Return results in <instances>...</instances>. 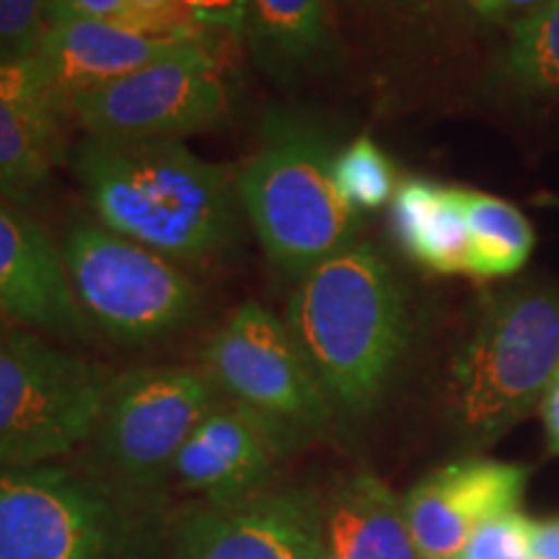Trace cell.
I'll return each instance as SVG.
<instances>
[{"mask_svg": "<svg viewBox=\"0 0 559 559\" xmlns=\"http://www.w3.org/2000/svg\"><path fill=\"white\" fill-rule=\"evenodd\" d=\"M96 223L174 262L218 260L239 247L243 210L236 174L185 140H96L75 153Z\"/></svg>", "mask_w": 559, "mask_h": 559, "instance_id": "6da1fadb", "label": "cell"}, {"mask_svg": "<svg viewBox=\"0 0 559 559\" xmlns=\"http://www.w3.org/2000/svg\"><path fill=\"white\" fill-rule=\"evenodd\" d=\"M285 324L334 412L379 407L409 347L400 277L370 243H353L298 277Z\"/></svg>", "mask_w": 559, "mask_h": 559, "instance_id": "7a4b0ae2", "label": "cell"}, {"mask_svg": "<svg viewBox=\"0 0 559 559\" xmlns=\"http://www.w3.org/2000/svg\"><path fill=\"white\" fill-rule=\"evenodd\" d=\"M330 132L300 109L262 117L260 145L236 174L243 218L288 275L306 272L353 247L360 215L334 185Z\"/></svg>", "mask_w": 559, "mask_h": 559, "instance_id": "3957f363", "label": "cell"}, {"mask_svg": "<svg viewBox=\"0 0 559 559\" xmlns=\"http://www.w3.org/2000/svg\"><path fill=\"white\" fill-rule=\"evenodd\" d=\"M166 523L81 461L0 469V559H166Z\"/></svg>", "mask_w": 559, "mask_h": 559, "instance_id": "277c9868", "label": "cell"}, {"mask_svg": "<svg viewBox=\"0 0 559 559\" xmlns=\"http://www.w3.org/2000/svg\"><path fill=\"white\" fill-rule=\"evenodd\" d=\"M559 370V290L519 285L485 304L449 370V409L466 438H500L544 402Z\"/></svg>", "mask_w": 559, "mask_h": 559, "instance_id": "5b68a950", "label": "cell"}, {"mask_svg": "<svg viewBox=\"0 0 559 559\" xmlns=\"http://www.w3.org/2000/svg\"><path fill=\"white\" fill-rule=\"evenodd\" d=\"M221 400L205 370L148 366L115 373L81 464L128 498L166 510L174 461Z\"/></svg>", "mask_w": 559, "mask_h": 559, "instance_id": "8992f818", "label": "cell"}, {"mask_svg": "<svg viewBox=\"0 0 559 559\" xmlns=\"http://www.w3.org/2000/svg\"><path fill=\"white\" fill-rule=\"evenodd\" d=\"M115 373L11 326L0 334V469L55 464L83 451Z\"/></svg>", "mask_w": 559, "mask_h": 559, "instance_id": "52a82bcc", "label": "cell"}, {"mask_svg": "<svg viewBox=\"0 0 559 559\" xmlns=\"http://www.w3.org/2000/svg\"><path fill=\"white\" fill-rule=\"evenodd\" d=\"M60 254L88 330L122 345L177 334L200 309L198 285L174 260L99 223H73Z\"/></svg>", "mask_w": 559, "mask_h": 559, "instance_id": "ba28073f", "label": "cell"}, {"mask_svg": "<svg viewBox=\"0 0 559 559\" xmlns=\"http://www.w3.org/2000/svg\"><path fill=\"white\" fill-rule=\"evenodd\" d=\"M202 370L221 400L262 419L288 453L326 432L337 415L285 319L257 300L230 311L215 330Z\"/></svg>", "mask_w": 559, "mask_h": 559, "instance_id": "9c48e42d", "label": "cell"}, {"mask_svg": "<svg viewBox=\"0 0 559 559\" xmlns=\"http://www.w3.org/2000/svg\"><path fill=\"white\" fill-rule=\"evenodd\" d=\"M228 81L207 37L179 41L148 66L70 104V117L96 140H185L228 115Z\"/></svg>", "mask_w": 559, "mask_h": 559, "instance_id": "30bf717a", "label": "cell"}, {"mask_svg": "<svg viewBox=\"0 0 559 559\" xmlns=\"http://www.w3.org/2000/svg\"><path fill=\"white\" fill-rule=\"evenodd\" d=\"M321 500L267 487L234 502L192 500L169 513L166 559H321Z\"/></svg>", "mask_w": 559, "mask_h": 559, "instance_id": "8fae6325", "label": "cell"}, {"mask_svg": "<svg viewBox=\"0 0 559 559\" xmlns=\"http://www.w3.org/2000/svg\"><path fill=\"white\" fill-rule=\"evenodd\" d=\"M526 466L461 459L417 481L404 510L423 559H461L481 523L519 508Z\"/></svg>", "mask_w": 559, "mask_h": 559, "instance_id": "7c38bea8", "label": "cell"}, {"mask_svg": "<svg viewBox=\"0 0 559 559\" xmlns=\"http://www.w3.org/2000/svg\"><path fill=\"white\" fill-rule=\"evenodd\" d=\"M0 313L45 337L81 340L88 324L70 290L60 247L24 207L0 198Z\"/></svg>", "mask_w": 559, "mask_h": 559, "instance_id": "4fadbf2b", "label": "cell"}, {"mask_svg": "<svg viewBox=\"0 0 559 559\" xmlns=\"http://www.w3.org/2000/svg\"><path fill=\"white\" fill-rule=\"evenodd\" d=\"M283 456L288 451L262 419L218 400L181 445L171 485L192 492L194 500H243L272 487Z\"/></svg>", "mask_w": 559, "mask_h": 559, "instance_id": "5bb4252c", "label": "cell"}, {"mask_svg": "<svg viewBox=\"0 0 559 559\" xmlns=\"http://www.w3.org/2000/svg\"><path fill=\"white\" fill-rule=\"evenodd\" d=\"M70 111L32 58L0 62V198L32 207L66 160Z\"/></svg>", "mask_w": 559, "mask_h": 559, "instance_id": "9a60e30c", "label": "cell"}, {"mask_svg": "<svg viewBox=\"0 0 559 559\" xmlns=\"http://www.w3.org/2000/svg\"><path fill=\"white\" fill-rule=\"evenodd\" d=\"M179 41L185 39L148 37L120 21L70 19L45 26L32 62L55 99L70 111L79 96L148 66Z\"/></svg>", "mask_w": 559, "mask_h": 559, "instance_id": "2e32d148", "label": "cell"}, {"mask_svg": "<svg viewBox=\"0 0 559 559\" xmlns=\"http://www.w3.org/2000/svg\"><path fill=\"white\" fill-rule=\"evenodd\" d=\"M241 37L272 81L298 83L340 62L326 0H247Z\"/></svg>", "mask_w": 559, "mask_h": 559, "instance_id": "e0dca14e", "label": "cell"}, {"mask_svg": "<svg viewBox=\"0 0 559 559\" xmlns=\"http://www.w3.org/2000/svg\"><path fill=\"white\" fill-rule=\"evenodd\" d=\"M326 559H423L404 498L376 474H355L321 500Z\"/></svg>", "mask_w": 559, "mask_h": 559, "instance_id": "ac0fdd59", "label": "cell"}, {"mask_svg": "<svg viewBox=\"0 0 559 559\" xmlns=\"http://www.w3.org/2000/svg\"><path fill=\"white\" fill-rule=\"evenodd\" d=\"M391 230L419 267L438 275H472V236L461 187L404 179L391 200Z\"/></svg>", "mask_w": 559, "mask_h": 559, "instance_id": "d6986e66", "label": "cell"}, {"mask_svg": "<svg viewBox=\"0 0 559 559\" xmlns=\"http://www.w3.org/2000/svg\"><path fill=\"white\" fill-rule=\"evenodd\" d=\"M472 236V275L508 277L526 264L534 249V228L510 202L477 190H461Z\"/></svg>", "mask_w": 559, "mask_h": 559, "instance_id": "ffe728a7", "label": "cell"}, {"mask_svg": "<svg viewBox=\"0 0 559 559\" xmlns=\"http://www.w3.org/2000/svg\"><path fill=\"white\" fill-rule=\"evenodd\" d=\"M500 81L521 96H559V0L513 26Z\"/></svg>", "mask_w": 559, "mask_h": 559, "instance_id": "44dd1931", "label": "cell"}, {"mask_svg": "<svg viewBox=\"0 0 559 559\" xmlns=\"http://www.w3.org/2000/svg\"><path fill=\"white\" fill-rule=\"evenodd\" d=\"M334 185L355 213L379 210L396 194V171L373 138L360 135L334 156Z\"/></svg>", "mask_w": 559, "mask_h": 559, "instance_id": "7402d4cb", "label": "cell"}, {"mask_svg": "<svg viewBox=\"0 0 559 559\" xmlns=\"http://www.w3.org/2000/svg\"><path fill=\"white\" fill-rule=\"evenodd\" d=\"M531 519L519 508L492 515L474 531L461 559H531Z\"/></svg>", "mask_w": 559, "mask_h": 559, "instance_id": "603a6c76", "label": "cell"}, {"mask_svg": "<svg viewBox=\"0 0 559 559\" xmlns=\"http://www.w3.org/2000/svg\"><path fill=\"white\" fill-rule=\"evenodd\" d=\"M120 24L164 39H192L202 29L185 0H128Z\"/></svg>", "mask_w": 559, "mask_h": 559, "instance_id": "cb8c5ba5", "label": "cell"}, {"mask_svg": "<svg viewBox=\"0 0 559 559\" xmlns=\"http://www.w3.org/2000/svg\"><path fill=\"white\" fill-rule=\"evenodd\" d=\"M45 26L41 0H0V62L32 58Z\"/></svg>", "mask_w": 559, "mask_h": 559, "instance_id": "d4e9b609", "label": "cell"}, {"mask_svg": "<svg viewBox=\"0 0 559 559\" xmlns=\"http://www.w3.org/2000/svg\"><path fill=\"white\" fill-rule=\"evenodd\" d=\"M128 0H41L45 24L70 19H109L120 21Z\"/></svg>", "mask_w": 559, "mask_h": 559, "instance_id": "484cf974", "label": "cell"}, {"mask_svg": "<svg viewBox=\"0 0 559 559\" xmlns=\"http://www.w3.org/2000/svg\"><path fill=\"white\" fill-rule=\"evenodd\" d=\"M243 3L247 0H185L198 24L205 29H226L230 34H241Z\"/></svg>", "mask_w": 559, "mask_h": 559, "instance_id": "4316f807", "label": "cell"}, {"mask_svg": "<svg viewBox=\"0 0 559 559\" xmlns=\"http://www.w3.org/2000/svg\"><path fill=\"white\" fill-rule=\"evenodd\" d=\"M464 3L474 13H479L481 19L508 24L513 29L521 21L531 19L536 11H542L549 0H464Z\"/></svg>", "mask_w": 559, "mask_h": 559, "instance_id": "83f0119b", "label": "cell"}, {"mask_svg": "<svg viewBox=\"0 0 559 559\" xmlns=\"http://www.w3.org/2000/svg\"><path fill=\"white\" fill-rule=\"evenodd\" d=\"M528 549L531 559H559V515L531 521Z\"/></svg>", "mask_w": 559, "mask_h": 559, "instance_id": "f1b7e54d", "label": "cell"}, {"mask_svg": "<svg viewBox=\"0 0 559 559\" xmlns=\"http://www.w3.org/2000/svg\"><path fill=\"white\" fill-rule=\"evenodd\" d=\"M542 417H544V428H547L549 449L551 453H559V370L555 381L549 383L547 394H544Z\"/></svg>", "mask_w": 559, "mask_h": 559, "instance_id": "f546056e", "label": "cell"}, {"mask_svg": "<svg viewBox=\"0 0 559 559\" xmlns=\"http://www.w3.org/2000/svg\"><path fill=\"white\" fill-rule=\"evenodd\" d=\"M11 326H13V324H11V321H9V319H5V317H3V313H0V334H5V332H9V330H11Z\"/></svg>", "mask_w": 559, "mask_h": 559, "instance_id": "4dcf8cb0", "label": "cell"}, {"mask_svg": "<svg viewBox=\"0 0 559 559\" xmlns=\"http://www.w3.org/2000/svg\"><path fill=\"white\" fill-rule=\"evenodd\" d=\"M321 559H326V557H321Z\"/></svg>", "mask_w": 559, "mask_h": 559, "instance_id": "1f68e13d", "label": "cell"}]
</instances>
